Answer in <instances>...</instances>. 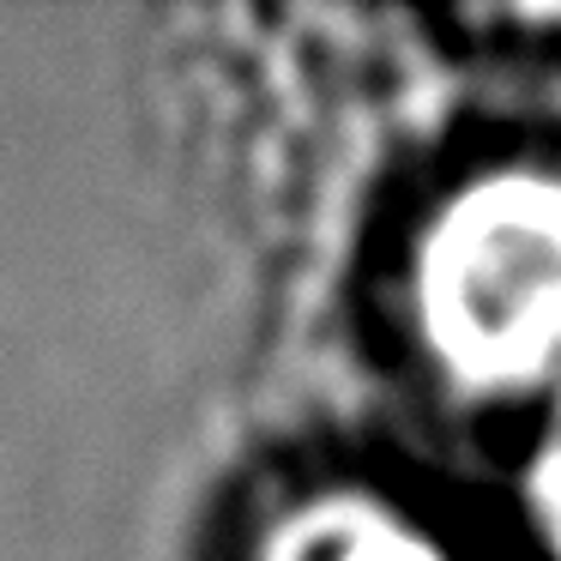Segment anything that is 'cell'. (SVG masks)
Returning <instances> with one entry per match:
<instances>
[{"mask_svg": "<svg viewBox=\"0 0 561 561\" xmlns=\"http://www.w3.org/2000/svg\"><path fill=\"white\" fill-rule=\"evenodd\" d=\"M411 320L465 392L561 387V175L525 163L453 187L416 236Z\"/></svg>", "mask_w": 561, "mask_h": 561, "instance_id": "6da1fadb", "label": "cell"}, {"mask_svg": "<svg viewBox=\"0 0 561 561\" xmlns=\"http://www.w3.org/2000/svg\"><path fill=\"white\" fill-rule=\"evenodd\" d=\"M519 501H525V519H531L537 549H543L549 561H561V416L531 447V459H525Z\"/></svg>", "mask_w": 561, "mask_h": 561, "instance_id": "3957f363", "label": "cell"}, {"mask_svg": "<svg viewBox=\"0 0 561 561\" xmlns=\"http://www.w3.org/2000/svg\"><path fill=\"white\" fill-rule=\"evenodd\" d=\"M254 561H459L435 525L411 519L380 495H339L302 501L266 531Z\"/></svg>", "mask_w": 561, "mask_h": 561, "instance_id": "7a4b0ae2", "label": "cell"}]
</instances>
